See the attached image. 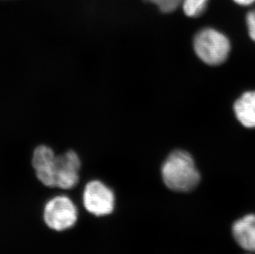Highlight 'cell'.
I'll return each instance as SVG.
<instances>
[{
  "label": "cell",
  "mask_w": 255,
  "mask_h": 254,
  "mask_svg": "<svg viewBox=\"0 0 255 254\" xmlns=\"http://www.w3.org/2000/svg\"><path fill=\"white\" fill-rule=\"evenodd\" d=\"M161 175L164 184L174 192H190L201 179L192 156L183 150L169 154L162 166Z\"/></svg>",
  "instance_id": "1"
},
{
  "label": "cell",
  "mask_w": 255,
  "mask_h": 254,
  "mask_svg": "<svg viewBox=\"0 0 255 254\" xmlns=\"http://www.w3.org/2000/svg\"><path fill=\"white\" fill-rule=\"evenodd\" d=\"M193 46L198 57L209 65L224 63L231 51V43L227 36L212 28L198 31L194 37Z\"/></svg>",
  "instance_id": "2"
},
{
  "label": "cell",
  "mask_w": 255,
  "mask_h": 254,
  "mask_svg": "<svg viewBox=\"0 0 255 254\" xmlns=\"http://www.w3.org/2000/svg\"><path fill=\"white\" fill-rule=\"evenodd\" d=\"M43 218L49 228L64 231L71 228L77 222V207L69 197L58 196L46 204Z\"/></svg>",
  "instance_id": "3"
},
{
  "label": "cell",
  "mask_w": 255,
  "mask_h": 254,
  "mask_svg": "<svg viewBox=\"0 0 255 254\" xmlns=\"http://www.w3.org/2000/svg\"><path fill=\"white\" fill-rule=\"evenodd\" d=\"M83 203L89 213L105 216L114 211L115 195L111 188L99 180L89 182L83 193Z\"/></svg>",
  "instance_id": "4"
},
{
  "label": "cell",
  "mask_w": 255,
  "mask_h": 254,
  "mask_svg": "<svg viewBox=\"0 0 255 254\" xmlns=\"http://www.w3.org/2000/svg\"><path fill=\"white\" fill-rule=\"evenodd\" d=\"M80 159L77 153L72 150L56 156L55 170V187L61 189H71L79 182Z\"/></svg>",
  "instance_id": "5"
},
{
  "label": "cell",
  "mask_w": 255,
  "mask_h": 254,
  "mask_svg": "<svg viewBox=\"0 0 255 254\" xmlns=\"http://www.w3.org/2000/svg\"><path fill=\"white\" fill-rule=\"evenodd\" d=\"M56 156L46 145H40L34 150L32 166L36 178L46 187H55Z\"/></svg>",
  "instance_id": "6"
},
{
  "label": "cell",
  "mask_w": 255,
  "mask_h": 254,
  "mask_svg": "<svg viewBox=\"0 0 255 254\" xmlns=\"http://www.w3.org/2000/svg\"><path fill=\"white\" fill-rule=\"evenodd\" d=\"M236 243L248 252H255V215L249 214L239 219L232 226Z\"/></svg>",
  "instance_id": "7"
},
{
  "label": "cell",
  "mask_w": 255,
  "mask_h": 254,
  "mask_svg": "<svg viewBox=\"0 0 255 254\" xmlns=\"http://www.w3.org/2000/svg\"><path fill=\"white\" fill-rule=\"evenodd\" d=\"M234 111L244 127L255 128V91L245 93L235 103Z\"/></svg>",
  "instance_id": "8"
},
{
  "label": "cell",
  "mask_w": 255,
  "mask_h": 254,
  "mask_svg": "<svg viewBox=\"0 0 255 254\" xmlns=\"http://www.w3.org/2000/svg\"><path fill=\"white\" fill-rule=\"evenodd\" d=\"M207 2L208 0H183V11L188 17H199L207 8Z\"/></svg>",
  "instance_id": "9"
},
{
  "label": "cell",
  "mask_w": 255,
  "mask_h": 254,
  "mask_svg": "<svg viewBox=\"0 0 255 254\" xmlns=\"http://www.w3.org/2000/svg\"><path fill=\"white\" fill-rule=\"evenodd\" d=\"M144 1L156 5L161 12L165 13L173 12L183 2V0H144Z\"/></svg>",
  "instance_id": "10"
},
{
  "label": "cell",
  "mask_w": 255,
  "mask_h": 254,
  "mask_svg": "<svg viewBox=\"0 0 255 254\" xmlns=\"http://www.w3.org/2000/svg\"><path fill=\"white\" fill-rule=\"evenodd\" d=\"M246 23L251 39L255 41V9L251 10L246 16Z\"/></svg>",
  "instance_id": "11"
},
{
  "label": "cell",
  "mask_w": 255,
  "mask_h": 254,
  "mask_svg": "<svg viewBox=\"0 0 255 254\" xmlns=\"http://www.w3.org/2000/svg\"><path fill=\"white\" fill-rule=\"evenodd\" d=\"M236 3L242 6H249L255 2V0H234Z\"/></svg>",
  "instance_id": "12"
},
{
  "label": "cell",
  "mask_w": 255,
  "mask_h": 254,
  "mask_svg": "<svg viewBox=\"0 0 255 254\" xmlns=\"http://www.w3.org/2000/svg\"></svg>",
  "instance_id": "13"
}]
</instances>
